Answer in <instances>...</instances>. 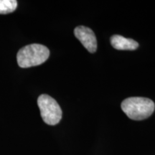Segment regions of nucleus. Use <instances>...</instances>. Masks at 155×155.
I'll list each match as a JSON object with an SVG mask.
<instances>
[{"label":"nucleus","instance_id":"423d86ee","mask_svg":"<svg viewBox=\"0 0 155 155\" xmlns=\"http://www.w3.org/2000/svg\"><path fill=\"white\" fill-rule=\"evenodd\" d=\"M16 0H0V14H9L16 9Z\"/></svg>","mask_w":155,"mask_h":155},{"label":"nucleus","instance_id":"7ed1b4c3","mask_svg":"<svg viewBox=\"0 0 155 155\" xmlns=\"http://www.w3.org/2000/svg\"><path fill=\"white\" fill-rule=\"evenodd\" d=\"M38 105L42 119L48 125H56L62 119V110L57 101L47 94L39 96Z\"/></svg>","mask_w":155,"mask_h":155},{"label":"nucleus","instance_id":"f257e3e1","mask_svg":"<svg viewBox=\"0 0 155 155\" xmlns=\"http://www.w3.org/2000/svg\"><path fill=\"white\" fill-rule=\"evenodd\" d=\"M121 109L129 119L141 121L152 115L155 109V104L150 98L130 97L121 103Z\"/></svg>","mask_w":155,"mask_h":155},{"label":"nucleus","instance_id":"f03ea898","mask_svg":"<svg viewBox=\"0 0 155 155\" xmlns=\"http://www.w3.org/2000/svg\"><path fill=\"white\" fill-rule=\"evenodd\" d=\"M50 51L40 44H31L19 50L17 55V63L23 68L41 65L48 59Z\"/></svg>","mask_w":155,"mask_h":155},{"label":"nucleus","instance_id":"20e7f679","mask_svg":"<svg viewBox=\"0 0 155 155\" xmlns=\"http://www.w3.org/2000/svg\"><path fill=\"white\" fill-rule=\"evenodd\" d=\"M74 35L88 52L94 53L96 51L97 40L91 29L85 26H78L75 28Z\"/></svg>","mask_w":155,"mask_h":155},{"label":"nucleus","instance_id":"39448f33","mask_svg":"<svg viewBox=\"0 0 155 155\" xmlns=\"http://www.w3.org/2000/svg\"><path fill=\"white\" fill-rule=\"evenodd\" d=\"M111 43L115 49L119 50H134L139 47V43L137 41L119 35L111 37Z\"/></svg>","mask_w":155,"mask_h":155}]
</instances>
